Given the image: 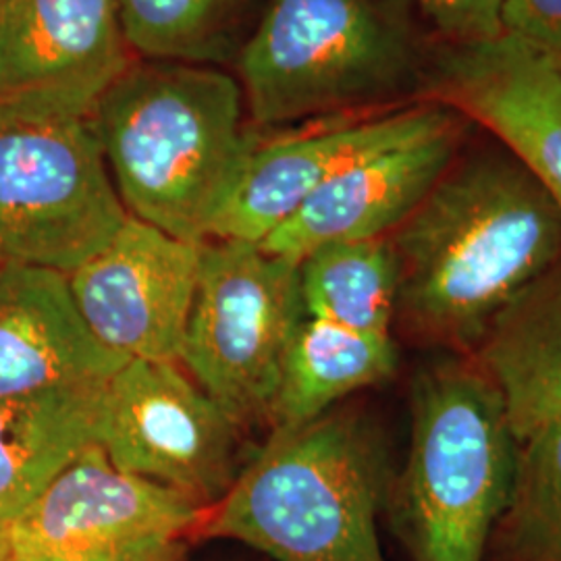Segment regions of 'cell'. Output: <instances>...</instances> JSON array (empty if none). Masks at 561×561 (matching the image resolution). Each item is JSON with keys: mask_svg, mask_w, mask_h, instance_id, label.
Listing matches in <instances>:
<instances>
[{"mask_svg": "<svg viewBox=\"0 0 561 561\" xmlns=\"http://www.w3.org/2000/svg\"><path fill=\"white\" fill-rule=\"evenodd\" d=\"M389 240L408 321L470 354L503 308L560 264L561 206L530 164L474 125Z\"/></svg>", "mask_w": 561, "mask_h": 561, "instance_id": "6da1fadb", "label": "cell"}, {"mask_svg": "<svg viewBox=\"0 0 561 561\" xmlns=\"http://www.w3.org/2000/svg\"><path fill=\"white\" fill-rule=\"evenodd\" d=\"M443 42L416 0H268L233 73L254 129L431 102Z\"/></svg>", "mask_w": 561, "mask_h": 561, "instance_id": "7a4b0ae2", "label": "cell"}, {"mask_svg": "<svg viewBox=\"0 0 561 561\" xmlns=\"http://www.w3.org/2000/svg\"><path fill=\"white\" fill-rule=\"evenodd\" d=\"M111 180L129 217L206 241L261 138L221 67L134 59L94 104Z\"/></svg>", "mask_w": 561, "mask_h": 561, "instance_id": "3957f363", "label": "cell"}, {"mask_svg": "<svg viewBox=\"0 0 561 561\" xmlns=\"http://www.w3.org/2000/svg\"><path fill=\"white\" fill-rule=\"evenodd\" d=\"M385 500L379 439L358 416L331 410L273 428L196 535L248 545L271 561H387Z\"/></svg>", "mask_w": 561, "mask_h": 561, "instance_id": "277c9868", "label": "cell"}, {"mask_svg": "<svg viewBox=\"0 0 561 561\" xmlns=\"http://www.w3.org/2000/svg\"><path fill=\"white\" fill-rule=\"evenodd\" d=\"M412 442L393 493L412 561H486L518 466L502 396L474 358H449L412 385Z\"/></svg>", "mask_w": 561, "mask_h": 561, "instance_id": "5b68a950", "label": "cell"}, {"mask_svg": "<svg viewBox=\"0 0 561 561\" xmlns=\"http://www.w3.org/2000/svg\"><path fill=\"white\" fill-rule=\"evenodd\" d=\"M127 217L94 102L50 90L0 99V264L69 275Z\"/></svg>", "mask_w": 561, "mask_h": 561, "instance_id": "8992f818", "label": "cell"}, {"mask_svg": "<svg viewBox=\"0 0 561 561\" xmlns=\"http://www.w3.org/2000/svg\"><path fill=\"white\" fill-rule=\"evenodd\" d=\"M304 319L298 262L250 241L206 240L180 364L240 426L268 421Z\"/></svg>", "mask_w": 561, "mask_h": 561, "instance_id": "52a82bcc", "label": "cell"}, {"mask_svg": "<svg viewBox=\"0 0 561 561\" xmlns=\"http://www.w3.org/2000/svg\"><path fill=\"white\" fill-rule=\"evenodd\" d=\"M202 505L117 468L99 445L9 522L13 561H183Z\"/></svg>", "mask_w": 561, "mask_h": 561, "instance_id": "ba28073f", "label": "cell"}, {"mask_svg": "<svg viewBox=\"0 0 561 561\" xmlns=\"http://www.w3.org/2000/svg\"><path fill=\"white\" fill-rule=\"evenodd\" d=\"M240 424L180 362L127 360L102 387L96 445L117 468L219 503L236 481Z\"/></svg>", "mask_w": 561, "mask_h": 561, "instance_id": "9c48e42d", "label": "cell"}, {"mask_svg": "<svg viewBox=\"0 0 561 561\" xmlns=\"http://www.w3.org/2000/svg\"><path fill=\"white\" fill-rule=\"evenodd\" d=\"M202 243L127 217L113 240L67 275L92 335L127 360L180 362Z\"/></svg>", "mask_w": 561, "mask_h": 561, "instance_id": "30bf717a", "label": "cell"}, {"mask_svg": "<svg viewBox=\"0 0 561 561\" xmlns=\"http://www.w3.org/2000/svg\"><path fill=\"white\" fill-rule=\"evenodd\" d=\"M451 113L454 108L443 102H421L381 115L327 121L310 131L259 141L208 240L261 243L343 169L419 138Z\"/></svg>", "mask_w": 561, "mask_h": 561, "instance_id": "8fae6325", "label": "cell"}, {"mask_svg": "<svg viewBox=\"0 0 561 561\" xmlns=\"http://www.w3.org/2000/svg\"><path fill=\"white\" fill-rule=\"evenodd\" d=\"M472 127L454 108L435 129L350 164L259 245L300 262L324 243L389 238L442 180Z\"/></svg>", "mask_w": 561, "mask_h": 561, "instance_id": "7c38bea8", "label": "cell"}, {"mask_svg": "<svg viewBox=\"0 0 561 561\" xmlns=\"http://www.w3.org/2000/svg\"><path fill=\"white\" fill-rule=\"evenodd\" d=\"M431 101L507 144L561 206V57L503 34L442 46Z\"/></svg>", "mask_w": 561, "mask_h": 561, "instance_id": "4fadbf2b", "label": "cell"}, {"mask_svg": "<svg viewBox=\"0 0 561 561\" xmlns=\"http://www.w3.org/2000/svg\"><path fill=\"white\" fill-rule=\"evenodd\" d=\"M134 59L117 0H0V99L50 90L96 104Z\"/></svg>", "mask_w": 561, "mask_h": 561, "instance_id": "5bb4252c", "label": "cell"}, {"mask_svg": "<svg viewBox=\"0 0 561 561\" xmlns=\"http://www.w3.org/2000/svg\"><path fill=\"white\" fill-rule=\"evenodd\" d=\"M125 362L92 335L65 273L0 264V400L106 382Z\"/></svg>", "mask_w": 561, "mask_h": 561, "instance_id": "9a60e30c", "label": "cell"}, {"mask_svg": "<svg viewBox=\"0 0 561 561\" xmlns=\"http://www.w3.org/2000/svg\"><path fill=\"white\" fill-rule=\"evenodd\" d=\"M474 362L500 391L518 443L561 424V262L493 319Z\"/></svg>", "mask_w": 561, "mask_h": 561, "instance_id": "2e32d148", "label": "cell"}, {"mask_svg": "<svg viewBox=\"0 0 561 561\" xmlns=\"http://www.w3.org/2000/svg\"><path fill=\"white\" fill-rule=\"evenodd\" d=\"M102 387L69 385L0 400V520H15L96 445Z\"/></svg>", "mask_w": 561, "mask_h": 561, "instance_id": "e0dca14e", "label": "cell"}, {"mask_svg": "<svg viewBox=\"0 0 561 561\" xmlns=\"http://www.w3.org/2000/svg\"><path fill=\"white\" fill-rule=\"evenodd\" d=\"M396 370L398 345L391 335L358 333L306 317L283 362L268 421L273 428L317 421L337 401L387 381Z\"/></svg>", "mask_w": 561, "mask_h": 561, "instance_id": "ac0fdd59", "label": "cell"}, {"mask_svg": "<svg viewBox=\"0 0 561 561\" xmlns=\"http://www.w3.org/2000/svg\"><path fill=\"white\" fill-rule=\"evenodd\" d=\"M138 59L233 69L268 0H117Z\"/></svg>", "mask_w": 561, "mask_h": 561, "instance_id": "d6986e66", "label": "cell"}, {"mask_svg": "<svg viewBox=\"0 0 561 561\" xmlns=\"http://www.w3.org/2000/svg\"><path fill=\"white\" fill-rule=\"evenodd\" d=\"M298 264L306 317L358 333L391 335L400 266L389 238L324 243Z\"/></svg>", "mask_w": 561, "mask_h": 561, "instance_id": "ffe728a7", "label": "cell"}, {"mask_svg": "<svg viewBox=\"0 0 561 561\" xmlns=\"http://www.w3.org/2000/svg\"><path fill=\"white\" fill-rule=\"evenodd\" d=\"M486 561H561V424L520 443L512 495Z\"/></svg>", "mask_w": 561, "mask_h": 561, "instance_id": "44dd1931", "label": "cell"}, {"mask_svg": "<svg viewBox=\"0 0 561 561\" xmlns=\"http://www.w3.org/2000/svg\"><path fill=\"white\" fill-rule=\"evenodd\" d=\"M445 46H470L503 36L505 0H416Z\"/></svg>", "mask_w": 561, "mask_h": 561, "instance_id": "7402d4cb", "label": "cell"}, {"mask_svg": "<svg viewBox=\"0 0 561 561\" xmlns=\"http://www.w3.org/2000/svg\"><path fill=\"white\" fill-rule=\"evenodd\" d=\"M503 34L561 57V0H505Z\"/></svg>", "mask_w": 561, "mask_h": 561, "instance_id": "603a6c76", "label": "cell"}, {"mask_svg": "<svg viewBox=\"0 0 561 561\" xmlns=\"http://www.w3.org/2000/svg\"><path fill=\"white\" fill-rule=\"evenodd\" d=\"M0 561H13L11 539H9V524L2 520H0Z\"/></svg>", "mask_w": 561, "mask_h": 561, "instance_id": "cb8c5ba5", "label": "cell"}]
</instances>
